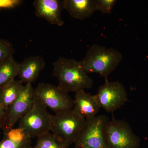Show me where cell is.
Here are the masks:
<instances>
[{
	"mask_svg": "<svg viewBox=\"0 0 148 148\" xmlns=\"http://www.w3.org/2000/svg\"><path fill=\"white\" fill-rule=\"evenodd\" d=\"M52 66V75L58 80L57 86L64 92H76L92 87L93 80L83 69L80 61L60 56Z\"/></svg>",
	"mask_w": 148,
	"mask_h": 148,
	"instance_id": "1",
	"label": "cell"
},
{
	"mask_svg": "<svg viewBox=\"0 0 148 148\" xmlns=\"http://www.w3.org/2000/svg\"><path fill=\"white\" fill-rule=\"evenodd\" d=\"M122 55L113 48L92 45L81 64L88 74L95 73L107 79L108 76L117 68L122 60Z\"/></svg>",
	"mask_w": 148,
	"mask_h": 148,
	"instance_id": "2",
	"label": "cell"
},
{
	"mask_svg": "<svg viewBox=\"0 0 148 148\" xmlns=\"http://www.w3.org/2000/svg\"><path fill=\"white\" fill-rule=\"evenodd\" d=\"M86 120L73 109L51 115L50 131L62 142L74 144Z\"/></svg>",
	"mask_w": 148,
	"mask_h": 148,
	"instance_id": "3",
	"label": "cell"
},
{
	"mask_svg": "<svg viewBox=\"0 0 148 148\" xmlns=\"http://www.w3.org/2000/svg\"><path fill=\"white\" fill-rule=\"evenodd\" d=\"M110 120L107 116H96L86 120L74 144L75 148H108L106 128Z\"/></svg>",
	"mask_w": 148,
	"mask_h": 148,
	"instance_id": "4",
	"label": "cell"
},
{
	"mask_svg": "<svg viewBox=\"0 0 148 148\" xmlns=\"http://www.w3.org/2000/svg\"><path fill=\"white\" fill-rule=\"evenodd\" d=\"M51 116L47 108L36 98L32 108L18 122V127L31 139L38 138L50 132Z\"/></svg>",
	"mask_w": 148,
	"mask_h": 148,
	"instance_id": "5",
	"label": "cell"
},
{
	"mask_svg": "<svg viewBox=\"0 0 148 148\" xmlns=\"http://www.w3.org/2000/svg\"><path fill=\"white\" fill-rule=\"evenodd\" d=\"M35 88L31 84H26L16 101L5 111L1 130L5 132L14 127L16 123L28 112L36 100Z\"/></svg>",
	"mask_w": 148,
	"mask_h": 148,
	"instance_id": "6",
	"label": "cell"
},
{
	"mask_svg": "<svg viewBox=\"0 0 148 148\" xmlns=\"http://www.w3.org/2000/svg\"><path fill=\"white\" fill-rule=\"evenodd\" d=\"M35 92L36 98L55 114L73 108L74 99L69 93L57 86L47 83H40L35 88Z\"/></svg>",
	"mask_w": 148,
	"mask_h": 148,
	"instance_id": "7",
	"label": "cell"
},
{
	"mask_svg": "<svg viewBox=\"0 0 148 148\" xmlns=\"http://www.w3.org/2000/svg\"><path fill=\"white\" fill-rule=\"evenodd\" d=\"M106 139L108 148H138L139 137L124 121L113 118L106 126Z\"/></svg>",
	"mask_w": 148,
	"mask_h": 148,
	"instance_id": "8",
	"label": "cell"
},
{
	"mask_svg": "<svg viewBox=\"0 0 148 148\" xmlns=\"http://www.w3.org/2000/svg\"><path fill=\"white\" fill-rule=\"evenodd\" d=\"M101 108L113 112L123 106L127 101L125 88L119 82H110L106 80L98 88L96 94Z\"/></svg>",
	"mask_w": 148,
	"mask_h": 148,
	"instance_id": "9",
	"label": "cell"
},
{
	"mask_svg": "<svg viewBox=\"0 0 148 148\" xmlns=\"http://www.w3.org/2000/svg\"><path fill=\"white\" fill-rule=\"evenodd\" d=\"M36 15L52 25L61 27L64 24L61 12L64 9L63 1L35 0L33 3Z\"/></svg>",
	"mask_w": 148,
	"mask_h": 148,
	"instance_id": "10",
	"label": "cell"
},
{
	"mask_svg": "<svg viewBox=\"0 0 148 148\" xmlns=\"http://www.w3.org/2000/svg\"><path fill=\"white\" fill-rule=\"evenodd\" d=\"M73 99V109L86 120L96 116L101 108L96 94L92 95L85 90L75 92Z\"/></svg>",
	"mask_w": 148,
	"mask_h": 148,
	"instance_id": "11",
	"label": "cell"
},
{
	"mask_svg": "<svg viewBox=\"0 0 148 148\" xmlns=\"http://www.w3.org/2000/svg\"><path fill=\"white\" fill-rule=\"evenodd\" d=\"M45 66L42 57L30 56L18 64V76L23 83L31 84L36 80Z\"/></svg>",
	"mask_w": 148,
	"mask_h": 148,
	"instance_id": "12",
	"label": "cell"
},
{
	"mask_svg": "<svg viewBox=\"0 0 148 148\" xmlns=\"http://www.w3.org/2000/svg\"><path fill=\"white\" fill-rule=\"evenodd\" d=\"M63 3L71 16L79 20L90 17L96 11L95 0H64Z\"/></svg>",
	"mask_w": 148,
	"mask_h": 148,
	"instance_id": "13",
	"label": "cell"
},
{
	"mask_svg": "<svg viewBox=\"0 0 148 148\" xmlns=\"http://www.w3.org/2000/svg\"><path fill=\"white\" fill-rule=\"evenodd\" d=\"M24 83L14 79L0 88V104L5 111L16 101L24 88Z\"/></svg>",
	"mask_w": 148,
	"mask_h": 148,
	"instance_id": "14",
	"label": "cell"
},
{
	"mask_svg": "<svg viewBox=\"0 0 148 148\" xmlns=\"http://www.w3.org/2000/svg\"><path fill=\"white\" fill-rule=\"evenodd\" d=\"M18 64L13 57L0 62V88L18 76Z\"/></svg>",
	"mask_w": 148,
	"mask_h": 148,
	"instance_id": "15",
	"label": "cell"
},
{
	"mask_svg": "<svg viewBox=\"0 0 148 148\" xmlns=\"http://www.w3.org/2000/svg\"><path fill=\"white\" fill-rule=\"evenodd\" d=\"M70 146L48 132L38 137L36 144L32 148H69Z\"/></svg>",
	"mask_w": 148,
	"mask_h": 148,
	"instance_id": "16",
	"label": "cell"
},
{
	"mask_svg": "<svg viewBox=\"0 0 148 148\" xmlns=\"http://www.w3.org/2000/svg\"><path fill=\"white\" fill-rule=\"evenodd\" d=\"M32 139L22 141L11 140L3 137L0 140V148H32Z\"/></svg>",
	"mask_w": 148,
	"mask_h": 148,
	"instance_id": "17",
	"label": "cell"
},
{
	"mask_svg": "<svg viewBox=\"0 0 148 148\" xmlns=\"http://www.w3.org/2000/svg\"><path fill=\"white\" fill-rule=\"evenodd\" d=\"M15 50L9 41L0 38V62L13 57Z\"/></svg>",
	"mask_w": 148,
	"mask_h": 148,
	"instance_id": "18",
	"label": "cell"
},
{
	"mask_svg": "<svg viewBox=\"0 0 148 148\" xmlns=\"http://www.w3.org/2000/svg\"><path fill=\"white\" fill-rule=\"evenodd\" d=\"M116 2V0H95L96 11L103 14H110Z\"/></svg>",
	"mask_w": 148,
	"mask_h": 148,
	"instance_id": "19",
	"label": "cell"
},
{
	"mask_svg": "<svg viewBox=\"0 0 148 148\" xmlns=\"http://www.w3.org/2000/svg\"><path fill=\"white\" fill-rule=\"evenodd\" d=\"M22 2L21 0H0V10L15 8L21 5Z\"/></svg>",
	"mask_w": 148,
	"mask_h": 148,
	"instance_id": "20",
	"label": "cell"
},
{
	"mask_svg": "<svg viewBox=\"0 0 148 148\" xmlns=\"http://www.w3.org/2000/svg\"><path fill=\"white\" fill-rule=\"evenodd\" d=\"M5 111L3 110L1 104H0V130H1V124L2 121L3 116L4 114Z\"/></svg>",
	"mask_w": 148,
	"mask_h": 148,
	"instance_id": "21",
	"label": "cell"
}]
</instances>
